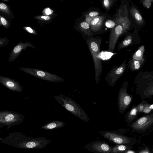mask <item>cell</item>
<instances>
[{
    "instance_id": "6da1fadb",
    "label": "cell",
    "mask_w": 153,
    "mask_h": 153,
    "mask_svg": "<svg viewBox=\"0 0 153 153\" xmlns=\"http://www.w3.org/2000/svg\"><path fill=\"white\" fill-rule=\"evenodd\" d=\"M85 39L91 53L94 66L95 80L97 84L100 81V76L102 73L103 67L101 59L98 55L100 51V45L102 38L101 37H90Z\"/></svg>"
},
{
    "instance_id": "7a4b0ae2",
    "label": "cell",
    "mask_w": 153,
    "mask_h": 153,
    "mask_svg": "<svg viewBox=\"0 0 153 153\" xmlns=\"http://www.w3.org/2000/svg\"><path fill=\"white\" fill-rule=\"evenodd\" d=\"M53 96L63 107L74 116L85 122L89 121V117L85 111L71 98L62 94Z\"/></svg>"
},
{
    "instance_id": "3957f363",
    "label": "cell",
    "mask_w": 153,
    "mask_h": 153,
    "mask_svg": "<svg viewBox=\"0 0 153 153\" xmlns=\"http://www.w3.org/2000/svg\"><path fill=\"white\" fill-rule=\"evenodd\" d=\"M128 85V81L123 82L118 94L117 106L119 112L121 114L126 111L133 100V95L130 94L127 92Z\"/></svg>"
},
{
    "instance_id": "277c9868",
    "label": "cell",
    "mask_w": 153,
    "mask_h": 153,
    "mask_svg": "<svg viewBox=\"0 0 153 153\" xmlns=\"http://www.w3.org/2000/svg\"><path fill=\"white\" fill-rule=\"evenodd\" d=\"M19 69L36 77L52 82H61L65 80L62 77L41 69L25 67Z\"/></svg>"
},
{
    "instance_id": "5b68a950",
    "label": "cell",
    "mask_w": 153,
    "mask_h": 153,
    "mask_svg": "<svg viewBox=\"0 0 153 153\" xmlns=\"http://www.w3.org/2000/svg\"><path fill=\"white\" fill-rule=\"evenodd\" d=\"M132 130L135 132H143L153 128V111L136 120L129 125Z\"/></svg>"
},
{
    "instance_id": "8992f818",
    "label": "cell",
    "mask_w": 153,
    "mask_h": 153,
    "mask_svg": "<svg viewBox=\"0 0 153 153\" xmlns=\"http://www.w3.org/2000/svg\"><path fill=\"white\" fill-rule=\"evenodd\" d=\"M128 13L127 6L122 5L116 10L112 18L117 25H121L123 27L125 32L129 29L131 23L128 18Z\"/></svg>"
},
{
    "instance_id": "52a82bcc",
    "label": "cell",
    "mask_w": 153,
    "mask_h": 153,
    "mask_svg": "<svg viewBox=\"0 0 153 153\" xmlns=\"http://www.w3.org/2000/svg\"><path fill=\"white\" fill-rule=\"evenodd\" d=\"M115 131H102L97 132L106 139L117 145L129 146L131 143V139L128 137L117 133Z\"/></svg>"
},
{
    "instance_id": "ba28073f",
    "label": "cell",
    "mask_w": 153,
    "mask_h": 153,
    "mask_svg": "<svg viewBox=\"0 0 153 153\" xmlns=\"http://www.w3.org/2000/svg\"><path fill=\"white\" fill-rule=\"evenodd\" d=\"M126 59L119 66L116 65L108 72L105 78L107 84L113 87L116 82L124 74L126 69Z\"/></svg>"
},
{
    "instance_id": "9c48e42d",
    "label": "cell",
    "mask_w": 153,
    "mask_h": 153,
    "mask_svg": "<svg viewBox=\"0 0 153 153\" xmlns=\"http://www.w3.org/2000/svg\"><path fill=\"white\" fill-rule=\"evenodd\" d=\"M84 148L94 153H111L112 147L107 143L101 140L92 141L86 145Z\"/></svg>"
},
{
    "instance_id": "30bf717a",
    "label": "cell",
    "mask_w": 153,
    "mask_h": 153,
    "mask_svg": "<svg viewBox=\"0 0 153 153\" xmlns=\"http://www.w3.org/2000/svg\"><path fill=\"white\" fill-rule=\"evenodd\" d=\"M25 117L23 114L12 111H3L0 112L1 123L11 124L20 123Z\"/></svg>"
},
{
    "instance_id": "8fae6325",
    "label": "cell",
    "mask_w": 153,
    "mask_h": 153,
    "mask_svg": "<svg viewBox=\"0 0 153 153\" xmlns=\"http://www.w3.org/2000/svg\"><path fill=\"white\" fill-rule=\"evenodd\" d=\"M110 16L108 13L97 16L92 20L90 25V29L93 36L104 32L105 22ZM106 27V26H105Z\"/></svg>"
},
{
    "instance_id": "7c38bea8",
    "label": "cell",
    "mask_w": 153,
    "mask_h": 153,
    "mask_svg": "<svg viewBox=\"0 0 153 153\" xmlns=\"http://www.w3.org/2000/svg\"><path fill=\"white\" fill-rule=\"evenodd\" d=\"M125 33L123 27L121 25H117L111 30L108 50L113 52L114 50L119 37Z\"/></svg>"
},
{
    "instance_id": "4fadbf2b",
    "label": "cell",
    "mask_w": 153,
    "mask_h": 153,
    "mask_svg": "<svg viewBox=\"0 0 153 153\" xmlns=\"http://www.w3.org/2000/svg\"><path fill=\"white\" fill-rule=\"evenodd\" d=\"M153 82V71L140 72L134 79L135 88L142 86Z\"/></svg>"
},
{
    "instance_id": "5bb4252c",
    "label": "cell",
    "mask_w": 153,
    "mask_h": 153,
    "mask_svg": "<svg viewBox=\"0 0 153 153\" xmlns=\"http://www.w3.org/2000/svg\"><path fill=\"white\" fill-rule=\"evenodd\" d=\"M0 82L10 90L19 93L23 91V87L20 83L14 79L0 75Z\"/></svg>"
},
{
    "instance_id": "9a60e30c",
    "label": "cell",
    "mask_w": 153,
    "mask_h": 153,
    "mask_svg": "<svg viewBox=\"0 0 153 153\" xmlns=\"http://www.w3.org/2000/svg\"><path fill=\"white\" fill-rule=\"evenodd\" d=\"M136 94L139 96L141 100L152 98L153 95V82L145 85L135 88Z\"/></svg>"
},
{
    "instance_id": "2e32d148",
    "label": "cell",
    "mask_w": 153,
    "mask_h": 153,
    "mask_svg": "<svg viewBox=\"0 0 153 153\" xmlns=\"http://www.w3.org/2000/svg\"><path fill=\"white\" fill-rule=\"evenodd\" d=\"M28 47L33 48L35 47L30 42L26 41L25 43L20 42L16 46L10 54L8 61L10 62L14 60L21 53L22 51Z\"/></svg>"
},
{
    "instance_id": "e0dca14e",
    "label": "cell",
    "mask_w": 153,
    "mask_h": 153,
    "mask_svg": "<svg viewBox=\"0 0 153 153\" xmlns=\"http://www.w3.org/2000/svg\"><path fill=\"white\" fill-rule=\"evenodd\" d=\"M74 27L75 29L82 34L83 36L89 38L93 36L90 25L84 20L80 21L76 23Z\"/></svg>"
},
{
    "instance_id": "ac0fdd59",
    "label": "cell",
    "mask_w": 153,
    "mask_h": 153,
    "mask_svg": "<svg viewBox=\"0 0 153 153\" xmlns=\"http://www.w3.org/2000/svg\"><path fill=\"white\" fill-rule=\"evenodd\" d=\"M139 114L137 105H133L125 115L124 118L126 123L129 125L134 121Z\"/></svg>"
},
{
    "instance_id": "d6986e66",
    "label": "cell",
    "mask_w": 153,
    "mask_h": 153,
    "mask_svg": "<svg viewBox=\"0 0 153 153\" xmlns=\"http://www.w3.org/2000/svg\"><path fill=\"white\" fill-rule=\"evenodd\" d=\"M143 61L144 60L139 61L131 59L128 61L127 66L132 71H137L141 68Z\"/></svg>"
},
{
    "instance_id": "ffe728a7",
    "label": "cell",
    "mask_w": 153,
    "mask_h": 153,
    "mask_svg": "<svg viewBox=\"0 0 153 153\" xmlns=\"http://www.w3.org/2000/svg\"><path fill=\"white\" fill-rule=\"evenodd\" d=\"M130 12L132 16L135 20L136 22L139 25L143 24V19L138 10L135 7L131 8L130 10Z\"/></svg>"
},
{
    "instance_id": "44dd1931",
    "label": "cell",
    "mask_w": 153,
    "mask_h": 153,
    "mask_svg": "<svg viewBox=\"0 0 153 153\" xmlns=\"http://www.w3.org/2000/svg\"><path fill=\"white\" fill-rule=\"evenodd\" d=\"M84 16H86L92 18H94L97 16L104 14L98 8H92L83 13Z\"/></svg>"
},
{
    "instance_id": "7402d4cb",
    "label": "cell",
    "mask_w": 153,
    "mask_h": 153,
    "mask_svg": "<svg viewBox=\"0 0 153 153\" xmlns=\"http://www.w3.org/2000/svg\"><path fill=\"white\" fill-rule=\"evenodd\" d=\"M128 146L123 145H117L112 147L111 153H126L129 149Z\"/></svg>"
},
{
    "instance_id": "603a6c76",
    "label": "cell",
    "mask_w": 153,
    "mask_h": 153,
    "mask_svg": "<svg viewBox=\"0 0 153 153\" xmlns=\"http://www.w3.org/2000/svg\"><path fill=\"white\" fill-rule=\"evenodd\" d=\"M117 0H101L102 7L106 11H109Z\"/></svg>"
},
{
    "instance_id": "cb8c5ba5",
    "label": "cell",
    "mask_w": 153,
    "mask_h": 153,
    "mask_svg": "<svg viewBox=\"0 0 153 153\" xmlns=\"http://www.w3.org/2000/svg\"><path fill=\"white\" fill-rule=\"evenodd\" d=\"M65 125L63 122L57 120L49 123L44 126L42 127L46 129H52L56 128L62 127Z\"/></svg>"
},
{
    "instance_id": "d4e9b609",
    "label": "cell",
    "mask_w": 153,
    "mask_h": 153,
    "mask_svg": "<svg viewBox=\"0 0 153 153\" xmlns=\"http://www.w3.org/2000/svg\"><path fill=\"white\" fill-rule=\"evenodd\" d=\"M132 38L131 35L126 37L119 44L118 50H120L130 44L132 42Z\"/></svg>"
},
{
    "instance_id": "484cf974",
    "label": "cell",
    "mask_w": 153,
    "mask_h": 153,
    "mask_svg": "<svg viewBox=\"0 0 153 153\" xmlns=\"http://www.w3.org/2000/svg\"><path fill=\"white\" fill-rule=\"evenodd\" d=\"M144 50V46L141 47L134 54L132 59L139 61L144 60L143 55Z\"/></svg>"
},
{
    "instance_id": "4316f807",
    "label": "cell",
    "mask_w": 153,
    "mask_h": 153,
    "mask_svg": "<svg viewBox=\"0 0 153 153\" xmlns=\"http://www.w3.org/2000/svg\"><path fill=\"white\" fill-rule=\"evenodd\" d=\"M105 25L106 27L111 29L117 26V25L111 17L110 16L105 21Z\"/></svg>"
},
{
    "instance_id": "83f0119b",
    "label": "cell",
    "mask_w": 153,
    "mask_h": 153,
    "mask_svg": "<svg viewBox=\"0 0 153 153\" xmlns=\"http://www.w3.org/2000/svg\"><path fill=\"white\" fill-rule=\"evenodd\" d=\"M0 11L8 15L10 14V11L7 5L3 3L0 4Z\"/></svg>"
},
{
    "instance_id": "f1b7e54d",
    "label": "cell",
    "mask_w": 153,
    "mask_h": 153,
    "mask_svg": "<svg viewBox=\"0 0 153 153\" xmlns=\"http://www.w3.org/2000/svg\"><path fill=\"white\" fill-rule=\"evenodd\" d=\"M146 101L144 100H141V102L137 105L139 114L142 113L145 106V104Z\"/></svg>"
},
{
    "instance_id": "f546056e",
    "label": "cell",
    "mask_w": 153,
    "mask_h": 153,
    "mask_svg": "<svg viewBox=\"0 0 153 153\" xmlns=\"http://www.w3.org/2000/svg\"><path fill=\"white\" fill-rule=\"evenodd\" d=\"M150 104L149 103H145L144 108L142 113H143L144 114H148L153 111L150 108Z\"/></svg>"
},
{
    "instance_id": "4dcf8cb0",
    "label": "cell",
    "mask_w": 153,
    "mask_h": 153,
    "mask_svg": "<svg viewBox=\"0 0 153 153\" xmlns=\"http://www.w3.org/2000/svg\"><path fill=\"white\" fill-rule=\"evenodd\" d=\"M0 17V24L4 27H7L8 25L7 22V20L1 16Z\"/></svg>"
},
{
    "instance_id": "1f68e13d",
    "label": "cell",
    "mask_w": 153,
    "mask_h": 153,
    "mask_svg": "<svg viewBox=\"0 0 153 153\" xmlns=\"http://www.w3.org/2000/svg\"><path fill=\"white\" fill-rule=\"evenodd\" d=\"M151 0H144L143 2V5L145 7L149 8L151 6Z\"/></svg>"
},
{
    "instance_id": "d6a6232c",
    "label": "cell",
    "mask_w": 153,
    "mask_h": 153,
    "mask_svg": "<svg viewBox=\"0 0 153 153\" xmlns=\"http://www.w3.org/2000/svg\"><path fill=\"white\" fill-rule=\"evenodd\" d=\"M36 18V19L40 20L46 21L49 20L51 19L50 17L48 16H38V17H37Z\"/></svg>"
},
{
    "instance_id": "836d02e7",
    "label": "cell",
    "mask_w": 153,
    "mask_h": 153,
    "mask_svg": "<svg viewBox=\"0 0 153 153\" xmlns=\"http://www.w3.org/2000/svg\"><path fill=\"white\" fill-rule=\"evenodd\" d=\"M36 144L33 142H30L27 143L26 146L28 148H32L35 146Z\"/></svg>"
},
{
    "instance_id": "e575fe53",
    "label": "cell",
    "mask_w": 153,
    "mask_h": 153,
    "mask_svg": "<svg viewBox=\"0 0 153 153\" xmlns=\"http://www.w3.org/2000/svg\"><path fill=\"white\" fill-rule=\"evenodd\" d=\"M24 29H25L27 32L33 34H36V31L33 29L31 27H24Z\"/></svg>"
},
{
    "instance_id": "d590c367",
    "label": "cell",
    "mask_w": 153,
    "mask_h": 153,
    "mask_svg": "<svg viewBox=\"0 0 153 153\" xmlns=\"http://www.w3.org/2000/svg\"><path fill=\"white\" fill-rule=\"evenodd\" d=\"M45 14L46 15H50L52 13V10L49 8H45L43 11Z\"/></svg>"
},
{
    "instance_id": "8d00e7d4",
    "label": "cell",
    "mask_w": 153,
    "mask_h": 153,
    "mask_svg": "<svg viewBox=\"0 0 153 153\" xmlns=\"http://www.w3.org/2000/svg\"><path fill=\"white\" fill-rule=\"evenodd\" d=\"M138 153H150V152L148 149H144L140 151Z\"/></svg>"
},
{
    "instance_id": "74e56055",
    "label": "cell",
    "mask_w": 153,
    "mask_h": 153,
    "mask_svg": "<svg viewBox=\"0 0 153 153\" xmlns=\"http://www.w3.org/2000/svg\"><path fill=\"white\" fill-rule=\"evenodd\" d=\"M127 153H129V152H127Z\"/></svg>"
},
{
    "instance_id": "f35d334b",
    "label": "cell",
    "mask_w": 153,
    "mask_h": 153,
    "mask_svg": "<svg viewBox=\"0 0 153 153\" xmlns=\"http://www.w3.org/2000/svg\"><path fill=\"white\" fill-rule=\"evenodd\" d=\"M152 153H153V152Z\"/></svg>"
}]
</instances>
